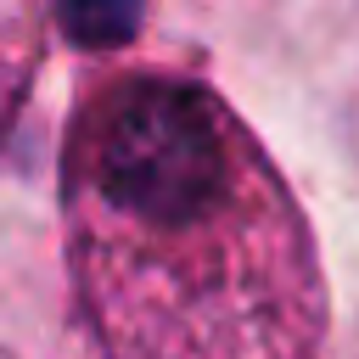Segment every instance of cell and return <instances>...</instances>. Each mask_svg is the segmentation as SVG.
<instances>
[{
  "instance_id": "6da1fadb",
  "label": "cell",
  "mask_w": 359,
  "mask_h": 359,
  "mask_svg": "<svg viewBox=\"0 0 359 359\" xmlns=\"http://www.w3.org/2000/svg\"><path fill=\"white\" fill-rule=\"evenodd\" d=\"M67 241L112 359H309L303 224L241 118L174 73L101 84L62 157Z\"/></svg>"
},
{
  "instance_id": "7a4b0ae2",
  "label": "cell",
  "mask_w": 359,
  "mask_h": 359,
  "mask_svg": "<svg viewBox=\"0 0 359 359\" xmlns=\"http://www.w3.org/2000/svg\"><path fill=\"white\" fill-rule=\"evenodd\" d=\"M56 17L79 45H123L140 28V0H56Z\"/></svg>"
}]
</instances>
